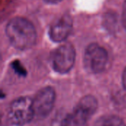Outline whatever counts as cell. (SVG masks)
Masks as SVG:
<instances>
[{
  "mask_svg": "<svg viewBox=\"0 0 126 126\" xmlns=\"http://www.w3.org/2000/svg\"><path fill=\"white\" fill-rule=\"evenodd\" d=\"M5 32L11 45L19 50L31 48L36 41L35 28L25 18L16 17L11 19L6 26Z\"/></svg>",
  "mask_w": 126,
  "mask_h": 126,
  "instance_id": "obj_1",
  "label": "cell"
},
{
  "mask_svg": "<svg viewBox=\"0 0 126 126\" xmlns=\"http://www.w3.org/2000/svg\"><path fill=\"white\" fill-rule=\"evenodd\" d=\"M98 108L97 99L91 94L82 97L72 111L68 114L61 126H86Z\"/></svg>",
  "mask_w": 126,
  "mask_h": 126,
  "instance_id": "obj_2",
  "label": "cell"
},
{
  "mask_svg": "<svg viewBox=\"0 0 126 126\" xmlns=\"http://www.w3.org/2000/svg\"><path fill=\"white\" fill-rule=\"evenodd\" d=\"M8 117L10 122L16 126H24L30 123L35 117L33 99L29 97H20L10 105Z\"/></svg>",
  "mask_w": 126,
  "mask_h": 126,
  "instance_id": "obj_3",
  "label": "cell"
},
{
  "mask_svg": "<svg viewBox=\"0 0 126 126\" xmlns=\"http://www.w3.org/2000/svg\"><path fill=\"white\" fill-rule=\"evenodd\" d=\"M108 63L109 55L104 47L95 43L86 47L83 55V66L89 73L97 75L103 72Z\"/></svg>",
  "mask_w": 126,
  "mask_h": 126,
  "instance_id": "obj_4",
  "label": "cell"
},
{
  "mask_svg": "<svg viewBox=\"0 0 126 126\" xmlns=\"http://www.w3.org/2000/svg\"><path fill=\"white\" fill-rule=\"evenodd\" d=\"M76 58L75 49L72 44L66 43L54 49L50 55L53 70L59 74H66L73 68Z\"/></svg>",
  "mask_w": 126,
  "mask_h": 126,
  "instance_id": "obj_5",
  "label": "cell"
},
{
  "mask_svg": "<svg viewBox=\"0 0 126 126\" xmlns=\"http://www.w3.org/2000/svg\"><path fill=\"white\" fill-rule=\"evenodd\" d=\"M56 99L55 89L52 86H46L40 89L33 99L35 117L43 119L52 111Z\"/></svg>",
  "mask_w": 126,
  "mask_h": 126,
  "instance_id": "obj_6",
  "label": "cell"
},
{
  "mask_svg": "<svg viewBox=\"0 0 126 126\" xmlns=\"http://www.w3.org/2000/svg\"><path fill=\"white\" fill-rule=\"evenodd\" d=\"M72 18L69 14H65L55 21L49 27V36L54 42H62L70 35L72 30Z\"/></svg>",
  "mask_w": 126,
  "mask_h": 126,
  "instance_id": "obj_7",
  "label": "cell"
},
{
  "mask_svg": "<svg viewBox=\"0 0 126 126\" xmlns=\"http://www.w3.org/2000/svg\"><path fill=\"white\" fill-rule=\"evenodd\" d=\"M95 126H126V124L123 119L113 115L101 118L98 120Z\"/></svg>",
  "mask_w": 126,
  "mask_h": 126,
  "instance_id": "obj_8",
  "label": "cell"
},
{
  "mask_svg": "<svg viewBox=\"0 0 126 126\" xmlns=\"http://www.w3.org/2000/svg\"><path fill=\"white\" fill-rule=\"evenodd\" d=\"M12 66H13V69H14L15 72L16 74H18V75L25 76L27 75V72H26L25 69L21 65V63L19 62V61H15L14 62H13Z\"/></svg>",
  "mask_w": 126,
  "mask_h": 126,
  "instance_id": "obj_9",
  "label": "cell"
},
{
  "mask_svg": "<svg viewBox=\"0 0 126 126\" xmlns=\"http://www.w3.org/2000/svg\"><path fill=\"white\" fill-rule=\"evenodd\" d=\"M122 21L123 24L126 30V0H125L123 4V15H122Z\"/></svg>",
  "mask_w": 126,
  "mask_h": 126,
  "instance_id": "obj_10",
  "label": "cell"
},
{
  "mask_svg": "<svg viewBox=\"0 0 126 126\" xmlns=\"http://www.w3.org/2000/svg\"><path fill=\"white\" fill-rule=\"evenodd\" d=\"M122 83H123V86L124 88V89L126 91V67L125 69L123 70V75H122Z\"/></svg>",
  "mask_w": 126,
  "mask_h": 126,
  "instance_id": "obj_11",
  "label": "cell"
},
{
  "mask_svg": "<svg viewBox=\"0 0 126 126\" xmlns=\"http://www.w3.org/2000/svg\"><path fill=\"white\" fill-rule=\"evenodd\" d=\"M44 1H45V2H47L48 4H58L63 0H44Z\"/></svg>",
  "mask_w": 126,
  "mask_h": 126,
  "instance_id": "obj_12",
  "label": "cell"
}]
</instances>
